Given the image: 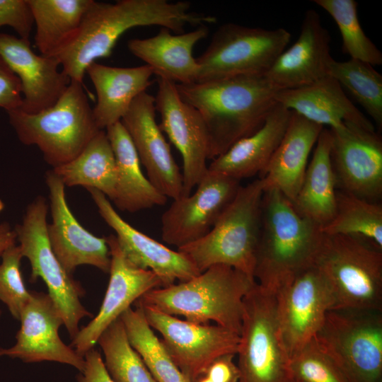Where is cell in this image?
I'll return each mask as SVG.
<instances>
[{
	"instance_id": "cell-33",
	"label": "cell",
	"mask_w": 382,
	"mask_h": 382,
	"mask_svg": "<svg viewBox=\"0 0 382 382\" xmlns=\"http://www.w3.org/2000/svg\"><path fill=\"white\" fill-rule=\"evenodd\" d=\"M320 229L328 235L362 238L382 249V205L337 190L335 215Z\"/></svg>"
},
{
	"instance_id": "cell-2",
	"label": "cell",
	"mask_w": 382,
	"mask_h": 382,
	"mask_svg": "<svg viewBox=\"0 0 382 382\" xmlns=\"http://www.w3.org/2000/svg\"><path fill=\"white\" fill-rule=\"evenodd\" d=\"M180 98L201 115L209 138V160L225 153L264 123L278 91L264 75H242L177 84Z\"/></svg>"
},
{
	"instance_id": "cell-40",
	"label": "cell",
	"mask_w": 382,
	"mask_h": 382,
	"mask_svg": "<svg viewBox=\"0 0 382 382\" xmlns=\"http://www.w3.org/2000/svg\"><path fill=\"white\" fill-rule=\"evenodd\" d=\"M11 27L20 38L29 40L34 25L28 0H0V28Z\"/></svg>"
},
{
	"instance_id": "cell-20",
	"label": "cell",
	"mask_w": 382,
	"mask_h": 382,
	"mask_svg": "<svg viewBox=\"0 0 382 382\" xmlns=\"http://www.w3.org/2000/svg\"><path fill=\"white\" fill-rule=\"evenodd\" d=\"M52 222L47 225L51 248L61 265L70 275L82 265L94 266L108 273L109 247L105 237H97L85 229L70 211L62 180L52 170L46 173Z\"/></svg>"
},
{
	"instance_id": "cell-42",
	"label": "cell",
	"mask_w": 382,
	"mask_h": 382,
	"mask_svg": "<svg viewBox=\"0 0 382 382\" xmlns=\"http://www.w3.org/2000/svg\"><path fill=\"white\" fill-rule=\"evenodd\" d=\"M85 366L77 376L78 382H115L108 374L100 354L94 348L83 356Z\"/></svg>"
},
{
	"instance_id": "cell-38",
	"label": "cell",
	"mask_w": 382,
	"mask_h": 382,
	"mask_svg": "<svg viewBox=\"0 0 382 382\" xmlns=\"http://www.w3.org/2000/svg\"><path fill=\"white\" fill-rule=\"evenodd\" d=\"M289 370L299 382H350L314 337L290 357Z\"/></svg>"
},
{
	"instance_id": "cell-32",
	"label": "cell",
	"mask_w": 382,
	"mask_h": 382,
	"mask_svg": "<svg viewBox=\"0 0 382 382\" xmlns=\"http://www.w3.org/2000/svg\"><path fill=\"white\" fill-rule=\"evenodd\" d=\"M93 0H28L40 54L51 57L77 31Z\"/></svg>"
},
{
	"instance_id": "cell-14",
	"label": "cell",
	"mask_w": 382,
	"mask_h": 382,
	"mask_svg": "<svg viewBox=\"0 0 382 382\" xmlns=\"http://www.w3.org/2000/svg\"><path fill=\"white\" fill-rule=\"evenodd\" d=\"M330 158L340 190L369 201L382 195V139L375 129L345 122L329 129Z\"/></svg>"
},
{
	"instance_id": "cell-46",
	"label": "cell",
	"mask_w": 382,
	"mask_h": 382,
	"mask_svg": "<svg viewBox=\"0 0 382 382\" xmlns=\"http://www.w3.org/2000/svg\"><path fill=\"white\" fill-rule=\"evenodd\" d=\"M4 208V204L3 201L0 199V212H1Z\"/></svg>"
},
{
	"instance_id": "cell-22",
	"label": "cell",
	"mask_w": 382,
	"mask_h": 382,
	"mask_svg": "<svg viewBox=\"0 0 382 382\" xmlns=\"http://www.w3.org/2000/svg\"><path fill=\"white\" fill-rule=\"evenodd\" d=\"M331 37L313 9L306 11L296 41L275 59L265 78L277 90L310 85L328 75Z\"/></svg>"
},
{
	"instance_id": "cell-31",
	"label": "cell",
	"mask_w": 382,
	"mask_h": 382,
	"mask_svg": "<svg viewBox=\"0 0 382 382\" xmlns=\"http://www.w3.org/2000/svg\"><path fill=\"white\" fill-rule=\"evenodd\" d=\"M52 171L65 186L93 188L112 200L116 185V163L106 132L100 130L76 158L53 168Z\"/></svg>"
},
{
	"instance_id": "cell-45",
	"label": "cell",
	"mask_w": 382,
	"mask_h": 382,
	"mask_svg": "<svg viewBox=\"0 0 382 382\" xmlns=\"http://www.w3.org/2000/svg\"><path fill=\"white\" fill-rule=\"evenodd\" d=\"M195 382H212V381L204 375H202Z\"/></svg>"
},
{
	"instance_id": "cell-1",
	"label": "cell",
	"mask_w": 382,
	"mask_h": 382,
	"mask_svg": "<svg viewBox=\"0 0 382 382\" xmlns=\"http://www.w3.org/2000/svg\"><path fill=\"white\" fill-rule=\"evenodd\" d=\"M190 3L168 0H93L74 35L51 57L71 81L83 83L87 67L109 57L121 35L130 28L159 25L183 33L187 25L214 24L215 16L190 11Z\"/></svg>"
},
{
	"instance_id": "cell-8",
	"label": "cell",
	"mask_w": 382,
	"mask_h": 382,
	"mask_svg": "<svg viewBox=\"0 0 382 382\" xmlns=\"http://www.w3.org/2000/svg\"><path fill=\"white\" fill-rule=\"evenodd\" d=\"M382 311H328L314 338L350 382H382Z\"/></svg>"
},
{
	"instance_id": "cell-23",
	"label": "cell",
	"mask_w": 382,
	"mask_h": 382,
	"mask_svg": "<svg viewBox=\"0 0 382 382\" xmlns=\"http://www.w3.org/2000/svg\"><path fill=\"white\" fill-rule=\"evenodd\" d=\"M0 55L21 81V110L35 114L54 105L71 80L52 57L37 54L29 40L0 33Z\"/></svg>"
},
{
	"instance_id": "cell-37",
	"label": "cell",
	"mask_w": 382,
	"mask_h": 382,
	"mask_svg": "<svg viewBox=\"0 0 382 382\" xmlns=\"http://www.w3.org/2000/svg\"><path fill=\"white\" fill-rule=\"evenodd\" d=\"M335 21L342 39V51L350 59L377 66L382 64V52L364 32L354 0H313Z\"/></svg>"
},
{
	"instance_id": "cell-35",
	"label": "cell",
	"mask_w": 382,
	"mask_h": 382,
	"mask_svg": "<svg viewBox=\"0 0 382 382\" xmlns=\"http://www.w3.org/2000/svg\"><path fill=\"white\" fill-rule=\"evenodd\" d=\"M328 75L335 79L363 107L378 129L382 127V75L370 64L349 59L329 63Z\"/></svg>"
},
{
	"instance_id": "cell-6",
	"label": "cell",
	"mask_w": 382,
	"mask_h": 382,
	"mask_svg": "<svg viewBox=\"0 0 382 382\" xmlns=\"http://www.w3.org/2000/svg\"><path fill=\"white\" fill-rule=\"evenodd\" d=\"M263 194L261 179L241 186L209 233L177 250L200 272L215 265H225L255 280Z\"/></svg>"
},
{
	"instance_id": "cell-21",
	"label": "cell",
	"mask_w": 382,
	"mask_h": 382,
	"mask_svg": "<svg viewBox=\"0 0 382 382\" xmlns=\"http://www.w3.org/2000/svg\"><path fill=\"white\" fill-rule=\"evenodd\" d=\"M87 190L98 213L115 232L118 245L125 257L135 266L155 273L162 287L172 285L176 281L189 280L201 273L186 255L170 249L125 221L101 192L93 188Z\"/></svg>"
},
{
	"instance_id": "cell-43",
	"label": "cell",
	"mask_w": 382,
	"mask_h": 382,
	"mask_svg": "<svg viewBox=\"0 0 382 382\" xmlns=\"http://www.w3.org/2000/svg\"><path fill=\"white\" fill-rule=\"evenodd\" d=\"M235 354H225L214 360L204 375L212 382H238L240 373L234 363Z\"/></svg>"
},
{
	"instance_id": "cell-24",
	"label": "cell",
	"mask_w": 382,
	"mask_h": 382,
	"mask_svg": "<svg viewBox=\"0 0 382 382\" xmlns=\"http://www.w3.org/2000/svg\"><path fill=\"white\" fill-rule=\"evenodd\" d=\"M324 127L291 111L285 134L261 173L264 191L276 190L292 203L301 186L308 158Z\"/></svg>"
},
{
	"instance_id": "cell-3",
	"label": "cell",
	"mask_w": 382,
	"mask_h": 382,
	"mask_svg": "<svg viewBox=\"0 0 382 382\" xmlns=\"http://www.w3.org/2000/svg\"><path fill=\"white\" fill-rule=\"evenodd\" d=\"M323 233L276 190L264 191L254 279L276 293L314 265Z\"/></svg>"
},
{
	"instance_id": "cell-30",
	"label": "cell",
	"mask_w": 382,
	"mask_h": 382,
	"mask_svg": "<svg viewBox=\"0 0 382 382\" xmlns=\"http://www.w3.org/2000/svg\"><path fill=\"white\" fill-rule=\"evenodd\" d=\"M294 202L296 212L321 227L334 216L337 182L330 158L331 136L323 128Z\"/></svg>"
},
{
	"instance_id": "cell-9",
	"label": "cell",
	"mask_w": 382,
	"mask_h": 382,
	"mask_svg": "<svg viewBox=\"0 0 382 382\" xmlns=\"http://www.w3.org/2000/svg\"><path fill=\"white\" fill-rule=\"evenodd\" d=\"M291 33L228 23L214 33L207 49L197 59L196 82L242 75H264L285 50Z\"/></svg>"
},
{
	"instance_id": "cell-41",
	"label": "cell",
	"mask_w": 382,
	"mask_h": 382,
	"mask_svg": "<svg viewBox=\"0 0 382 382\" xmlns=\"http://www.w3.org/2000/svg\"><path fill=\"white\" fill-rule=\"evenodd\" d=\"M22 104L21 81L0 55V107L8 112L21 108Z\"/></svg>"
},
{
	"instance_id": "cell-15",
	"label": "cell",
	"mask_w": 382,
	"mask_h": 382,
	"mask_svg": "<svg viewBox=\"0 0 382 382\" xmlns=\"http://www.w3.org/2000/svg\"><path fill=\"white\" fill-rule=\"evenodd\" d=\"M241 186L238 180L208 170L193 193L173 199L163 214L162 240L178 248L204 237Z\"/></svg>"
},
{
	"instance_id": "cell-11",
	"label": "cell",
	"mask_w": 382,
	"mask_h": 382,
	"mask_svg": "<svg viewBox=\"0 0 382 382\" xmlns=\"http://www.w3.org/2000/svg\"><path fill=\"white\" fill-rule=\"evenodd\" d=\"M47 206L45 199L37 197L27 207L21 224L15 231L23 257L31 266L30 281L40 277L46 284L48 295L60 313L71 339L79 331V323L91 316L80 301L84 291L71 275L67 274L54 254L47 233Z\"/></svg>"
},
{
	"instance_id": "cell-36",
	"label": "cell",
	"mask_w": 382,
	"mask_h": 382,
	"mask_svg": "<svg viewBox=\"0 0 382 382\" xmlns=\"http://www.w3.org/2000/svg\"><path fill=\"white\" fill-rule=\"evenodd\" d=\"M97 343L104 354L105 368L115 382H157L131 346L120 318L103 332Z\"/></svg>"
},
{
	"instance_id": "cell-28",
	"label": "cell",
	"mask_w": 382,
	"mask_h": 382,
	"mask_svg": "<svg viewBox=\"0 0 382 382\" xmlns=\"http://www.w3.org/2000/svg\"><path fill=\"white\" fill-rule=\"evenodd\" d=\"M94 86L97 100L93 115L97 127L104 130L120 122L134 100L152 82L153 69L148 65L117 67L91 63L86 69Z\"/></svg>"
},
{
	"instance_id": "cell-5",
	"label": "cell",
	"mask_w": 382,
	"mask_h": 382,
	"mask_svg": "<svg viewBox=\"0 0 382 382\" xmlns=\"http://www.w3.org/2000/svg\"><path fill=\"white\" fill-rule=\"evenodd\" d=\"M7 114L18 139L37 146L53 168L76 158L100 131L83 83L71 80L52 107L35 114L21 109Z\"/></svg>"
},
{
	"instance_id": "cell-47",
	"label": "cell",
	"mask_w": 382,
	"mask_h": 382,
	"mask_svg": "<svg viewBox=\"0 0 382 382\" xmlns=\"http://www.w3.org/2000/svg\"><path fill=\"white\" fill-rule=\"evenodd\" d=\"M293 382H299V381H295V380L294 379Z\"/></svg>"
},
{
	"instance_id": "cell-26",
	"label": "cell",
	"mask_w": 382,
	"mask_h": 382,
	"mask_svg": "<svg viewBox=\"0 0 382 382\" xmlns=\"http://www.w3.org/2000/svg\"><path fill=\"white\" fill-rule=\"evenodd\" d=\"M276 103L306 119L330 128L349 122L375 129L373 123L351 102L340 84L327 75L303 87L278 91Z\"/></svg>"
},
{
	"instance_id": "cell-17",
	"label": "cell",
	"mask_w": 382,
	"mask_h": 382,
	"mask_svg": "<svg viewBox=\"0 0 382 382\" xmlns=\"http://www.w3.org/2000/svg\"><path fill=\"white\" fill-rule=\"evenodd\" d=\"M110 257V279L98 314L72 339L71 347L81 357L94 348L103 332L145 293L162 287L152 271L133 265L121 250L115 235L106 236Z\"/></svg>"
},
{
	"instance_id": "cell-18",
	"label": "cell",
	"mask_w": 382,
	"mask_h": 382,
	"mask_svg": "<svg viewBox=\"0 0 382 382\" xmlns=\"http://www.w3.org/2000/svg\"><path fill=\"white\" fill-rule=\"evenodd\" d=\"M156 112L154 96L144 92L134 100L121 122L149 181L165 197L175 199L183 195V174L156 121Z\"/></svg>"
},
{
	"instance_id": "cell-39",
	"label": "cell",
	"mask_w": 382,
	"mask_h": 382,
	"mask_svg": "<svg viewBox=\"0 0 382 382\" xmlns=\"http://www.w3.org/2000/svg\"><path fill=\"white\" fill-rule=\"evenodd\" d=\"M1 257L0 300L7 306L12 316L19 320L31 297V291L27 290L22 277L21 261L23 257L19 245L8 248Z\"/></svg>"
},
{
	"instance_id": "cell-7",
	"label": "cell",
	"mask_w": 382,
	"mask_h": 382,
	"mask_svg": "<svg viewBox=\"0 0 382 382\" xmlns=\"http://www.w3.org/2000/svg\"><path fill=\"white\" fill-rule=\"evenodd\" d=\"M313 266L331 286L333 309L382 311L381 248L362 238L323 233Z\"/></svg>"
},
{
	"instance_id": "cell-44",
	"label": "cell",
	"mask_w": 382,
	"mask_h": 382,
	"mask_svg": "<svg viewBox=\"0 0 382 382\" xmlns=\"http://www.w3.org/2000/svg\"><path fill=\"white\" fill-rule=\"evenodd\" d=\"M17 240L15 229H13L8 222L0 224V256L3 255L6 250L16 245ZM1 311L0 310V316Z\"/></svg>"
},
{
	"instance_id": "cell-29",
	"label": "cell",
	"mask_w": 382,
	"mask_h": 382,
	"mask_svg": "<svg viewBox=\"0 0 382 382\" xmlns=\"http://www.w3.org/2000/svg\"><path fill=\"white\" fill-rule=\"evenodd\" d=\"M106 134L116 163V185L112 201L122 211L134 213L166 203L161 194L142 173L132 141L122 123L108 128Z\"/></svg>"
},
{
	"instance_id": "cell-25",
	"label": "cell",
	"mask_w": 382,
	"mask_h": 382,
	"mask_svg": "<svg viewBox=\"0 0 382 382\" xmlns=\"http://www.w3.org/2000/svg\"><path fill=\"white\" fill-rule=\"evenodd\" d=\"M208 33L207 25L177 35L161 28L154 36L129 40L127 47L133 55L153 69L156 77L177 84H189L197 81L199 71L197 59L193 57L194 47Z\"/></svg>"
},
{
	"instance_id": "cell-12",
	"label": "cell",
	"mask_w": 382,
	"mask_h": 382,
	"mask_svg": "<svg viewBox=\"0 0 382 382\" xmlns=\"http://www.w3.org/2000/svg\"><path fill=\"white\" fill-rule=\"evenodd\" d=\"M139 303L149 325L161 335L173 362L190 382L204 375L217 358L237 354L240 335L218 325L183 320Z\"/></svg>"
},
{
	"instance_id": "cell-13",
	"label": "cell",
	"mask_w": 382,
	"mask_h": 382,
	"mask_svg": "<svg viewBox=\"0 0 382 382\" xmlns=\"http://www.w3.org/2000/svg\"><path fill=\"white\" fill-rule=\"evenodd\" d=\"M276 313L283 345L290 357L311 340L333 309L332 291L314 266L297 275L276 293Z\"/></svg>"
},
{
	"instance_id": "cell-4",
	"label": "cell",
	"mask_w": 382,
	"mask_h": 382,
	"mask_svg": "<svg viewBox=\"0 0 382 382\" xmlns=\"http://www.w3.org/2000/svg\"><path fill=\"white\" fill-rule=\"evenodd\" d=\"M255 284L232 267L215 265L189 280L150 290L137 301L192 323L214 321L240 335L243 299Z\"/></svg>"
},
{
	"instance_id": "cell-10",
	"label": "cell",
	"mask_w": 382,
	"mask_h": 382,
	"mask_svg": "<svg viewBox=\"0 0 382 382\" xmlns=\"http://www.w3.org/2000/svg\"><path fill=\"white\" fill-rule=\"evenodd\" d=\"M238 382H293L281 340L275 293L257 283L243 299L237 354Z\"/></svg>"
},
{
	"instance_id": "cell-27",
	"label": "cell",
	"mask_w": 382,
	"mask_h": 382,
	"mask_svg": "<svg viewBox=\"0 0 382 382\" xmlns=\"http://www.w3.org/2000/svg\"><path fill=\"white\" fill-rule=\"evenodd\" d=\"M291 111L276 103L262 126L212 160L208 170L241 181L266 168L289 125Z\"/></svg>"
},
{
	"instance_id": "cell-16",
	"label": "cell",
	"mask_w": 382,
	"mask_h": 382,
	"mask_svg": "<svg viewBox=\"0 0 382 382\" xmlns=\"http://www.w3.org/2000/svg\"><path fill=\"white\" fill-rule=\"evenodd\" d=\"M156 81L154 98L156 110L161 116L158 125L181 154L182 196H187L208 171L207 128L199 112L180 98L175 82L161 77H157Z\"/></svg>"
},
{
	"instance_id": "cell-19",
	"label": "cell",
	"mask_w": 382,
	"mask_h": 382,
	"mask_svg": "<svg viewBox=\"0 0 382 382\" xmlns=\"http://www.w3.org/2000/svg\"><path fill=\"white\" fill-rule=\"evenodd\" d=\"M19 320L21 328L16 335V343L10 348L0 349V357L18 358L27 363L57 361L83 371L84 357L65 345L59 335L64 321L48 294L31 291L30 299Z\"/></svg>"
},
{
	"instance_id": "cell-34",
	"label": "cell",
	"mask_w": 382,
	"mask_h": 382,
	"mask_svg": "<svg viewBox=\"0 0 382 382\" xmlns=\"http://www.w3.org/2000/svg\"><path fill=\"white\" fill-rule=\"evenodd\" d=\"M120 316L128 340L157 382H180L185 377L173 362L162 340L148 323L142 306L135 301Z\"/></svg>"
}]
</instances>
